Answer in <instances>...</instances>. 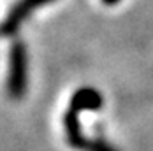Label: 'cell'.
Wrapping results in <instances>:
<instances>
[{
    "label": "cell",
    "mask_w": 153,
    "mask_h": 151,
    "mask_svg": "<svg viewBox=\"0 0 153 151\" xmlns=\"http://www.w3.org/2000/svg\"><path fill=\"white\" fill-rule=\"evenodd\" d=\"M27 88V47L21 41H14L9 53L7 91L13 98H21Z\"/></svg>",
    "instance_id": "6da1fadb"
},
{
    "label": "cell",
    "mask_w": 153,
    "mask_h": 151,
    "mask_svg": "<svg viewBox=\"0 0 153 151\" xmlns=\"http://www.w3.org/2000/svg\"><path fill=\"white\" fill-rule=\"evenodd\" d=\"M53 0H18L14 5L11 7V11L7 13V16L2 19L0 23V35L2 37H9L19 30L21 23L28 18V16L37 9L42 7L46 4H51Z\"/></svg>",
    "instance_id": "7a4b0ae2"
},
{
    "label": "cell",
    "mask_w": 153,
    "mask_h": 151,
    "mask_svg": "<svg viewBox=\"0 0 153 151\" xmlns=\"http://www.w3.org/2000/svg\"><path fill=\"white\" fill-rule=\"evenodd\" d=\"M104 104L100 93L93 88H81L79 91H76V95L72 97L71 100V106H74L76 109L83 111V109H99V107Z\"/></svg>",
    "instance_id": "3957f363"
},
{
    "label": "cell",
    "mask_w": 153,
    "mask_h": 151,
    "mask_svg": "<svg viewBox=\"0 0 153 151\" xmlns=\"http://www.w3.org/2000/svg\"><path fill=\"white\" fill-rule=\"evenodd\" d=\"M102 2H104L106 5H114V4H118L120 0H102Z\"/></svg>",
    "instance_id": "277c9868"
}]
</instances>
